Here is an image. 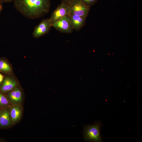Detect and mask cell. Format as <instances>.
<instances>
[{"instance_id": "6da1fadb", "label": "cell", "mask_w": 142, "mask_h": 142, "mask_svg": "<svg viewBox=\"0 0 142 142\" xmlns=\"http://www.w3.org/2000/svg\"><path fill=\"white\" fill-rule=\"evenodd\" d=\"M16 10L25 17L30 19L40 18L49 11L50 0H14Z\"/></svg>"}, {"instance_id": "7a4b0ae2", "label": "cell", "mask_w": 142, "mask_h": 142, "mask_svg": "<svg viewBox=\"0 0 142 142\" xmlns=\"http://www.w3.org/2000/svg\"><path fill=\"white\" fill-rule=\"evenodd\" d=\"M100 122L96 121L92 125H84L83 132L84 140L86 141L102 142L100 134Z\"/></svg>"}, {"instance_id": "3957f363", "label": "cell", "mask_w": 142, "mask_h": 142, "mask_svg": "<svg viewBox=\"0 0 142 142\" xmlns=\"http://www.w3.org/2000/svg\"><path fill=\"white\" fill-rule=\"evenodd\" d=\"M68 5L69 14L78 15L85 18H87L90 8L81 0H73Z\"/></svg>"}, {"instance_id": "277c9868", "label": "cell", "mask_w": 142, "mask_h": 142, "mask_svg": "<svg viewBox=\"0 0 142 142\" xmlns=\"http://www.w3.org/2000/svg\"><path fill=\"white\" fill-rule=\"evenodd\" d=\"M69 13L68 4L62 2L52 13L49 19L52 24Z\"/></svg>"}, {"instance_id": "5b68a950", "label": "cell", "mask_w": 142, "mask_h": 142, "mask_svg": "<svg viewBox=\"0 0 142 142\" xmlns=\"http://www.w3.org/2000/svg\"><path fill=\"white\" fill-rule=\"evenodd\" d=\"M52 27L63 33H71L73 30L68 15L53 23Z\"/></svg>"}, {"instance_id": "8992f818", "label": "cell", "mask_w": 142, "mask_h": 142, "mask_svg": "<svg viewBox=\"0 0 142 142\" xmlns=\"http://www.w3.org/2000/svg\"><path fill=\"white\" fill-rule=\"evenodd\" d=\"M51 27L52 24L49 19L43 20L34 28L33 32V37L38 38L47 33Z\"/></svg>"}, {"instance_id": "52a82bcc", "label": "cell", "mask_w": 142, "mask_h": 142, "mask_svg": "<svg viewBox=\"0 0 142 142\" xmlns=\"http://www.w3.org/2000/svg\"><path fill=\"white\" fill-rule=\"evenodd\" d=\"M12 106L0 108V127H7L12 124L10 117Z\"/></svg>"}, {"instance_id": "ba28073f", "label": "cell", "mask_w": 142, "mask_h": 142, "mask_svg": "<svg viewBox=\"0 0 142 142\" xmlns=\"http://www.w3.org/2000/svg\"><path fill=\"white\" fill-rule=\"evenodd\" d=\"M7 98L12 105L21 104L22 102V95L20 89L15 87L9 91Z\"/></svg>"}, {"instance_id": "9c48e42d", "label": "cell", "mask_w": 142, "mask_h": 142, "mask_svg": "<svg viewBox=\"0 0 142 142\" xmlns=\"http://www.w3.org/2000/svg\"><path fill=\"white\" fill-rule=\"evenodd\" d=\"M68 16L73 29L75 31H80L85 25L86 18L73 14Z\"/></svg>"}, {"instance_id": "30bf717a", "label": "cell", "mask_w": 142, "mask_h": 142, "mask_svg": "<svg viewBox=\"0 0 142 142\" xmlns=\"http://www.w3.org/2000/svg\"><path fill=\"white\" fill-rule=\"evenodd\" d=\"M16 81L10 78H6L2 82L0 85V90L3 93L9 92L16 87Z\"/></svg>"}, {"instance_id": "8fae6325", "label": "cell", "mask_w": 142, "mask_h": 142, "mask_svg": "<svg viewBox=\"0 0 142 142\" xmlns=\"http://www.w3.org/2000/svg\"><path fill=\"white\" fill-rule=\"evenodd\" d=\"M22 108L21 104L11 106L10 117L12 124L18 122L20 119L22 114Z\"/></svg>"}, {"instance_id": "7c38bea8", "label": "cell", "mask_w": 142, "mask_h": 142, "mask_svg": "<svg viewBox=\"0 0 142 142\" xmlns=\"http://www.w3.org/2000/svg\"><path fill=\"white\" fill-rule=\"evenodd\" d=\"M11 68L9 64L5 61L0 60V71L7 72L10 71Z\"/></svg>"}, {"instance_id": "4fadbf2b", "label": "cell", "mask_w": 142, "mask_h": 142, "mask_svg": "<svg viewBox=\"0 0 142 142\" xmlns=\"http://www.w3.org/2000/svg\"><path fill=\"white\" fill-rule=\"evenodd\" d=\"M12 105L7 98L0 93V108Z\"/></svg>"}, {"instance_id": "5bb4252c", "label": "cell", "mask_w": 142, "mask_h": 142, "mask_svg": "<svg viewBox=\"0 0 142 142\" xmlns=\"http://www.w3.org/2000/svg\"><path fill=\"white\" fill-rule=\"evenodd\" d=\"M85 5L90 8L93 6L98 0H81Z\"/></svg>"}, {"instance_id": "9a60e30c", "label": "cell", "mask_w": 142, "mask_h": 142, "mask_svg": "<svg viewBox=\"0 0 142 142\" xmlns=\"http://www.w3.org/2000/svg\"><path fill=\"white\" fill-rule=\"evenodd\" d=\"M73 0H61L62 2L68 5L70 4Z\"/></svg>"}, {"instance_id": "2e32d148", "label": "cell", "mask_w": 142, "mask_h": 142, "mask_svg": "<svg viewBox=\"0 0 142 142\" xmlns=\"http://www.w3.org/2000/svg\"><path fill=\"white\" fill-rule=\"evenodd\" d=\"M14 0H0V1L2 3H9L13 1Z\"/></svg>"}, {"instance_id": "e0dca14e", "label": "cell", "mask_w": 142, "mask_h": 142, "mask_svg": "<svg viewBox=\"0 0 142 142\" xmlns=\"http://www.w3.org/2000/svg\"><path fill=\"white\" fill-rule=\"evenodd\" d=\"M2 3L0 1V13L1 12L3 9Z\"/></svg>"}, {"instance_id": "ac0fdd59", "label": "cell", "mask_w": 142, "mask_h": 142, "mask_svg": "<svg viewBox=\"0 0 142 142\" xmlns=\"http://www.w3.org/2000/svg\"><path fill=\"white\" fill-rule=\"evenodd\" d=\"M3 76L1 74H0V82H2L3 80Z\"/></svg>"}]
</instances>
